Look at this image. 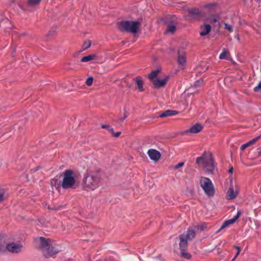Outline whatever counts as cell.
I'll return each mask as SVG.
<instances>
[{"instance_id":"23","label":"cell","mask_w":261,"mask_h":261,"mask_svg":"<svg viewBox=\"0 0 261 261\" xmlns=\"http://www.w3.org/2000/svg\"><path fill=\"white\" fill-rule=\"evenodd\" d=\"M176 31V26L174 25H170L168 26V28L166 31V34H173Z\"/></svg>"},{"instance_id":"31","label":"cell","mask_w":261,"mask_h":261,"mask_svg":"<svg viewBox=\"0 0 261 261\" xmlns=\"http://www.w3.org/2000/svg\"><path fill=\"white\" fill-rule=\"evenodd\" d=\"M4 199V193L2 191H0V202H2Z\"/></svg>"},{"instance_id":"8","label":"cell","mask_w":261,"mask_h":261,"mask_svg":"<svg viewBox=\"0 0 261 261\" xmlns=\"http://www.w3.org/2000/svg\"><path fill=\"white\" fill-rule=\"evenodd\" d=\"M147 154L149 155V157L150 158L151 160L152 161H159V159L161 158V152L156 149H149L148 152H147Z\"/></svg>"},{"instance_id":"13","label":"cell","mask_w":261,"mask_h":261,"mask_svg":"<svg viewBox=\"0 0 261 261\" xmlns=\"http://www.w3.org/2000/svg\"><path fill=\"white\" fill-rule=\"evenodd\" d=\"M237 192L233 189L232 185H231L230 188H229V189H228V192L227 193V198L228 200H233V199H234L237 197Z\"/></svg>"},{"instance_id":"30","label":"cell","mask_w":261,"mask_h":261,"mask_svg":"<svg viewBox=\"0 0 261 261\" xmlns=\"http://www.w3.org/2000/svg\"><path fill=\"white\" fill-rule=\"evenodd\" d=\"M225 29L228 30L230 32H232L233 31L232 26H231V25H228V24H225Z\"/></svg>"},{"instance_id":"12","label":"cell","mask_w":261,"mask_h":261,"mask_svg":"<svg viewBox=\"0 0 261 261\" xmlns=\"http://www.w3.org/2000/svg\"><path fill=\"white\" fill-rule=\"evenodd\" d=\"M202 129H203L202 125L200 124V123H196V124H195L194 126H192L186 133H192V134H196V133H200Z\"/></svg>"},{"instance_id":"9","label":"cell","mask_w":261,"mask_h":261,"mask_svg":"<svg viewBox=\"0 0 261 261\" xmlns=\"http://www.w3.org/2000/svg\"><path fill=\"white\" fill-rule=\"evenodd\" d=\"M169 80V77H166L165 78H162V79H159L158 77H156L155 79H154L152 81V84L154 87L155 88H161V87H164L167 81Z\"/></svg>"},{"instance_id":"10","label":"cell","mask_w":261,"mask_h":261,"mask_svg":"<svg viewBox=\"0 0 261 261\" xmlns=\"http://www.w3.org/2000/svg\"><path fill=\"white\" fill-rule=\"evenodd\" d=\"M240 214H241V212L240 211H238V213H237V214L233 217V218H232V219H231V220H228V221H225L224 223H223V224L221 225V227L220 228V229H218V231H217V232H219V231H222L224 228H227L228 226H229V225H231V224H233L235 221H237V219L239 218V217L240 216Z\"/></svg>"},{"instance_id":"18","label":"cell","mask_w":261,"mask_h":261,"mask_svg":"<svg viewBox=\"0 0 261 261\" xmlns=\"http://www.w3.org/2000/svg\"><path fill=\"white\" fill-rule=\"evenodd\" d=\"M160 71H160L159 69L152 71L149 74V79H150L151 81H153L154 79H155L156 77H158V76H159Z\"/></svg>"},{"instance_id":"3","label":"cell","mask_w":261,"mask_h":261,"mask_svg":"<svg viewBox=\"0 0 261 261\" xmlns=\"http://www.w3.org/2000/svg\"><path fill=\"white\" fill-rule=\"evenodd\" d=\"M101 178L99 175H97L95 172H91L86 175L84 182H83V186L85 189L88 190H92L96 188L100 183Z\"/></svg>"},{"instance_id":"2","label":"cell","mask_w":261,"mask_h":261,"mask_svg":"<svg viewBox=\"0 0 261 261\" xmlns=\"http://www.w3.org/2000/svg\"><path fill=\"white\" fill-rule=\"evenodd\" d=\"M37 240V248L38 250H40L43 255L48 258V257H51L55 256L59 250H57L52 245V243H51L50 240L44 238V237H38L36 239Z\"/></svg>"},{"instance_id":"15","label":"cell","mask_w":261,"mask_h":261,"mask_svg":"<svg viewBox=\"0 0 261 261\" xmlns=\"http://www.w3.org/2000/svg\"><path fill=\"white\" fill-rule=\"evenodd\" d=\"M211 30V26L208 24H206V25H204L202 27V31L200 32V34L202 36H205L207 34H208L210 33Z\"/></svg>"},{"instance_id":"17","label":"cell","mask_w":261,"mask_h":261,"mask_svg":"<svg viewBox=\"0 0 261 261\" xmlns=\"http://www.w3.org/2000/svg\"><path fill=\"white\" fill-rule=\"evenodd\" d=\"M219 58L221 59V60H231V58H230V54L228 52V51L224 48L223 49L222 52L221 53L220 56H219Z\"/></svg>"},{"instance_id":"26","label":"cell","mask_w":261,"mask_h":261,"mask_svg":"<svg viewBox=\"0 0 261 261\" xmlns=\"http://www.w3.org/2000/svg\"><path fill=\"white\" fill-rule=\"evenodd\" d=\"M189 12H190V14L193 15L194 16H195L196 15L198 16L201 15V11L199 9H198V8H192V9L189 10Z\"/></svg>"},{"instance_id":"16","label":"cell","mask_w":261,"mask_h":261,"mask_svg":"<svg viewBox=\"0 0 261 261\" xmlns=\"http://www.w3.org/2000/svg\"><path fill=\"white\" fill-rule=\"evenodd\" d=\"M186 56L185 54H179L178 55V64L181 67H185L186 64Z\"/></svg>"},{"instance_id":"20","label":"cell","mask_w":261,"mask_h":261,"mask_svg":"<svg viewBox=\"0 0 261 261\" xmlns=\"http://www.w3.org/2000/svg\"><path fill=\"white\" fill-rule=\"evenodd\" d=\"M136 84H137V87H138V89L140 91H143L144 90V87H143V81L140 78V77H138L136 78Z\"/></svg>"},{"instance_id":"5","label":"cell","mask_w":261,"mask_h":261,"mask_svg":"<svg viewBox=\"0 0 261 261\" xmlns=\"http://www.w3.org/2000/svg\"><path fill=\"white\" fill-rule=\"evenodd\" d=\"M200 185L204 190V193L208 197H213L215 193L214 186L211 181L210 178L207 177H201L200 178Z\"/></svg>"},{"instance_id":"25","label":"cell","mask_w":261,"mask_h":261,"mask_svg":"<svg viewBox=\"0 0 261 261\" xmlns=\"http://www.w3.org/2000/svg\"><path fill=\"white\" fill-rule=\"evenodd\" d=\"M96 58V55H87V56H85L84 58L81 59V61L82 62H88V61H90L92 60H93L94 58Z\"/></svg>"},{"instance_id":"11","label":"cell","mask_w":261,"mask_h":261,"mask_svg":"<svg viewBox=\"0 0 261 261\" xmlns=\"http://www.w3.org/2000/svg\"><path fill=\"white\" fill-rule=\"evenodd\" d=\"M179 240H180L179 246H180L181 250L182 251H185L186 249H187V247H188V241L185 234H181L179 237Z\"/></svg>"},{"instance_id":"28","label":"cell","mask_w":261,"mask_h":261,"mask_svg":"<svg viewBox=\"0 0 261 261\" xmlns=\"http://www.w3.org/2000/svg\"><path fill=\"white\" fill-rule=\"evenodd\" d=\"M181 257H183L185 259H191L192 258V255L190 254H188V253H186L185 251H182Z\"/></svg>"},{"instance_id":"27","label":"cell","mask_w":261,"mask_h":261,"mask_svg":"<svg viewBox=\"0 0 261 261\" xmlns=\"http://www.w3.org/2000/svg\"><path fill=\"white\" fill-rule=\"evenodd\" d=\"M41 0H29V4L31 6H34V5H37L38 4H40Z\"/></svg>"},{"instance_id":"4","label":"cell","mask_w":261,"mask_h":261,"mask_svg":"<svg viewBox=\"0 0 261 261\" xmlns=\"http://www.w3.org/2000/svg\"><path fill=\"white\" fill-rule=\"evenodd\" d=\"M118 27L123 31L136 34L139 31L140 23L136 21H122L118 23Z\"/></svg>"},{"instance_id":"1","label":"cell","mask_w":261,"mask_h":261,"mask_svg":"<svg viewBox=\"0 0 261 261\" xmlns=\"http://www.w3.org/2000/svg\"><path fill=\"white\" fill-rule=\"evenodd\" d=\"M196 163L204 172L211 174L214 170V160L211 152H204L196 159Z\"/></svg>"},{"instance_id":"24","label":"cell","mask_w":261,"mask_h":261,"mask_svg":"<svg viewBox=\"0 0 261 261\" xmlns=\"http://www.w3.org/2000/svg\"><path fill=\"white\" fill-rule=\"evenodd\" d=\"M102 128H103V129H108V130H110V132H111V133L113 134V136H116V137H117V136H119L120 134H121V132H118L117 133H115L114 132V130L110 127V126H107V125H103L102 126Z\"/></svg>"},{"instance_id":"21","label":"cell","mask_w":261,"mask_h":261,"mask_svg":"<svg viewBox=\"0 0 261 261\" xmlns=\"http://www.w3.org/2000/svg\"><path fill=\"white\" fill-rule=\"evenodd\" d=\"M185 236H186V237L188 240H192L195 236V231L194 230L190 229V230L188 231V232L185 233Z\"/></svg>"},{"instance_id":"19","label":"cell","mask_w":261,"mask_h":261,"mask_svg":"<svg viewBox=\"0 0 261 261\" xmlns=\"http://www.w3.org/2000/svg\"><path fill=\"white\" fill-rule=\"evenodd\" d=\"M260 138V136H257V137H256L255 139H254V140H250V141H249L248 143H245V144H243V145H242L241 146V150H244L246 148H247L248 146H250V145H251L252 144H254V143H256L259 139Z\"/></svg>"},{"instance_id":"22","label":"cell","mask_w":261,"mask_h":261,"mask_svg":"<svg viewBox=\"0 0 261 261\" xmlns=\"http://www.w3.org/2000/svg\"><path fill=\"white\" fill-rule=\"evenodd\" d=\"M90 46H91V41H86L84 43V45H83V46H82V48L78 51V53H81V52L86 51V50L88 49L89 48H90Z\"/></svg>"},{"instance_id":"32","label":"cell","mask_w":261,"mask_h":261,"mask_svg":"<svg viewBox=\"0 0 261 261\" xmlns=\"http://www.w3.org/2000/svg\"><path fill=\"white\" fill-rule=\"evenodd\" d=\"M254 90L256 91V92H259L260 90V83H259L258 84V85H257V87H256L255 89H254Z\"/></svg>"},{"instance_id":"6","label":"cell","mask_w":261,"mask_h":261,"mask_svg":"<svg viewBox=\"0 0 261 261\" xmlns=\"http://www.w3.org/2000/svg\"><path fill=\"white\" fill-rule=\"evenodd\" d=\"M76 182L75 178L74 176V172L72 171H67L64 174V177L63 179V188H71L74 186Z\"/></svg>"},{"instance_id":"29","label":"cell","mask_w":261,"mask_h":261,"mask_svg":"<svg viewBox=\"0 0 261 261\" xmlns=\"http://www.w3.org/2000/svg\"><path fill=\"white\" fill-rule=\"evenodd\" d=\"M93 78L92 77H90L87 78V81H86V84L88 87H90L93 84Z\"/></svg>"},{"instance_id":"14","label":"cell","mask_w":261,"mask_h":261,"mask_svg":"<svg viewBox=\"0 0 261 261\" xmlns=\"http://www.w3.org/2000/svg\"><path fill=\"white\" fill-rule=\"evenodd\" d=\"M178 114V111L176 110H166L165 112H163L162 114H161L159 115V117L160 118H165V117H168V116H175V115H177Z\"/></svg>"},{"instance_id":"7","label":"cell","mask_w":261,"mask_h":261,"mask_svg":"<svg viewBox=\"0 0 261 261\" xmlns=\"http://www.w3.org/2000/svg\"><path fill=\"white\" fill-rule=\"evenodd\" d=\"M22 246L17 243H9L6 246V250L12 254H18L22 250Z\"/></svg>"},{"instance_id":"33","label":"cell","mask_w":261,"mask_h":261,"mask_svg":"<svg viewBox=\"0 0 261 261\" xmlns=\"http://www.w3.org/2000/svg\"><path fill=\"white\" fill-rule=\"evenodd\" d=\"M183 166H184V162H180L178 165H177V166H175V169H178V168H180V167H181Z\"/></svg>"}]
</instances>
